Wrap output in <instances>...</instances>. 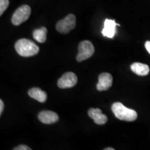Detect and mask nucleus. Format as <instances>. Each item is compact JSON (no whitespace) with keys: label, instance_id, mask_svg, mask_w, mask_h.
<instances>
[{"label":"nucleus","instance_id":"f257e3e1","mask_svg":"<svg viewBox=\"0 0 150 150\" xmlns=\"http://www.w3.org/2000/svg\"><path fill=\"white\" fill-rule=\"evenodd\" d=\"M17 53L23 57H30L36 55L39 52V47L33 41L29 39L22 38L18 40L15 45Z\"/></svg>","mask_w":150,"mask_h":150},{"label":"nucleus","instance_id":"f03ea898","mask_svg":"<svg viewBox=\"0 0 150 150\" xmlns=\"http://www.w3.org/2000/svg\"><path fill=\"white\" fill-rule=\"evenodd\" d=\"M112 111L117 119L127 122L135 121L138 117L136 110L127 108L120 102H115L112 105Z\"/></svg>","mask_w":150,"mask_h":150},{"label":"nucleus","instance_id":"7ed1b4c3","mask_svg":"<svg viewBox=\"0 0 150 150\" xmlns=\"http://www.w3.org/2000/svg\"><path fill=\"white\" fill-rule=\"evenodd\" d=\"M79 53L76 56V61L81 62L88 59L93 55L95 52V47L93 43L89 40H83L79 45Z\"/></svg>","mask_w":150,"mask_h":150},{"label":"nucleus","instance_id":"20e7f679","mask_svg":"<svg viewBox=\"0 0 150 150\" xmlns=\"http://www.w3.org/2000/svg\"><path fill=\"white\" fill-rule=\"evenodd\" d=\"M76 27V17L73 14H69L64 19L57 22L56 29L63 34L68 33Z\"/></svg>","mask_w":150,"mask_h":150},{"label":"nucleus","instance_id":"39448f33","mask_svg":"<svg viewBox=\"0 0 150 150\" xmlns=\"http://www.w3.org/2000/svg\"><path fill=\"white\" fill-rule=\"evenodd\" d=\"M31 8L28 5H22L20 6L13 15L11 22L13 25L18 26L29 19L31 15Z\"/></svg>","mask_w":150,"mask_h":150},{"label":"nucleus","instance_id":"423d86ee","mask_svg":"<svg viewBox=\"0 0 150 150\" xmlns=\"http://www.w3.org/2000/svg\"><path fill=\"white\" fill-rule=\"evenodd\" d=\"M77 76L74 73L69 72L65 73L58 81V86L60 88H70L77 83Z\"/></svg>","mask_w":150,"mask_h":150},{"label":"nucleus","instance_id":"0eeeda50","mask_svg":"<svg viewBox=\"0 0 150 150\" xmlns=\"http://www.w3.org/2000/svg\"><path fill=\"white\" fill-rule=\"evenodd\" d=\"M112 77L109 73H102L99 76V81L97 84V89L99 91H107L111 87Z\"/></svg>","mask_w":150,"mask_h":150},{"label":"nucleus","instance_id":"6e6552de","mask_svg":"<svg viewBox=\"0 0 150 150\" xmlns=\"http://www.w3.org/2000/svg\"><path fill=\"white\" fill-rule=\"evenodd\" d=\"M39 120L43 124L50 125V124L55 123L59 121V117L56 112L51 110H43L39 112L38 116Z\"/></svg>","mask_w":150,"mask_h":150},{"label":"nucleus","instance_id":"1a4fd4ad","mask_svg":"<svg viewBox=\"0 0 150 150\" xmlns=\"http://www.w3.org/2000/svg\"><path fill=\"white\" fill-rule=\"evenodd\" d=\"M88 113L89 117L92 118L97 125H103L107 122V117L102 113V110L99 108H90Z\"/></svg>","mask_w":150,"mask_h":150},{"label":"nucleus","instance_id":"9d476101","mask_svg":"<svg viewBox=\"0 0 150 150\" xmlns=\"http://www.w3.org/2000/svg\"><path fill=\"white\" fill-rule=\"evenodd\" d=\"M116 26H120V24L116 23L115 20L106 19L104 21V28L102 31L103 35L109 38H112L116 33Z\"/></svg>","mask_w":150,"mask_h":150},{"label":"nucleus","instance_id":"9b49d317","mask_svg":"<svg viewBox=\"0 0 150 150\" xmlns=\"http://www.w3.org/2000/svg\"><path fill=\"white\" fill-rule=\"evenodd\" d=\"M28 94L31 98L35 99L38 102L43 103L46 101L47 97V93L45 91H43L39 88H33L30 89Z\"/></svg>","mask_w":150,"mask_h":150},{"label":"nucleus","instance_id":"f8f14e48","mask_svg":"<svg viewBox=\"0 0 150 150\" xmlns=\"http://www.w3.org/2000/svg\"><path fill=\"white\" fill-rule=\"evenodd\" d=\"M131 70L139 76H146L149 73V67L141 63H134L131 65Z\"/></svg>","mask_w":150,"mask_h":150},{"label":"nucleus","instance_id":"ddd939ff","mask_svg":"<svg viewBox=\"0 0 150 150\" xmlns=\"http://www.w3.org/2000/svg\"><path fill=\"white\" fill-rule=\"evenodd\" d=\"M47 33V29L45 27H42L40 29L34 30L33 32V37L37 42L43 43L46 41Z\"/></svg>","mask_w":150,"mask_h":150},{"label":"nucleus","instance_id":"4468645a","mask_svg":"<svg viewBox=\"0 0 150 150\" xmlns=\"http://www.w3.org/2000/svg\"><path fill=\"white\" fill-rule=\"evenodd\" d=\"M9 5L8 0H0V16H2Z\"/></svg>","mask_w":150,"mask_h":150},{"label":"nucleus","instance_id":"2eb2a0df","mask_svg":"<svg viewBox=\"0 0 150 150\" xmlns=\"http://www.w3.org/2000/svg\"><path fill=\"white\" fill-rule=\"evenodd\" d=\"M14 150H30L31 149V148L28 147L27 145H21L18 147H17L16 148H14Z\"/></svg>","mask_w":150,"mask_h":150},{"label":"nucleus","instance_id":"dca6fc26","mask_svg":"<svg viewBox=\"0 0 150 150\" xmlns=\"http://www.w3.org/2000/svg\"><path fill=\"white\" fill-rule=\"evenodd\" d=\"M4 108V104L3 101L1 99V100H0V115L2 114Z\"/></svg>","mask_w":150,"mask_h":150},{"label":"nucleus","instance_id":"f3484780","mask_svg":"<svg viewBox=\"0 0 150 150\" xmlns=\"http://www.w3.org/2000/svg\"><path fill=\"white\" fill-rule=\"evenodd\" d=\"M145 48L147 50V51L150 54V41H147L145 42Z\"/></svg>","mask_w":150,"mask_h":150},{"label":"nucleus","instance_id":"a211bd4d","mask_svg":"<svg viewBox=\"0 0 150 150\" xmlns=\"http://www.w3.org/2000/svg\"><path fill=\"white\" fill-rule=\"evenodd\" d=\"M105 150H114L113 148H110V147H107V148H105Z\"/></svg>","mask_w":150,"mask_h":150}]
</instances>
